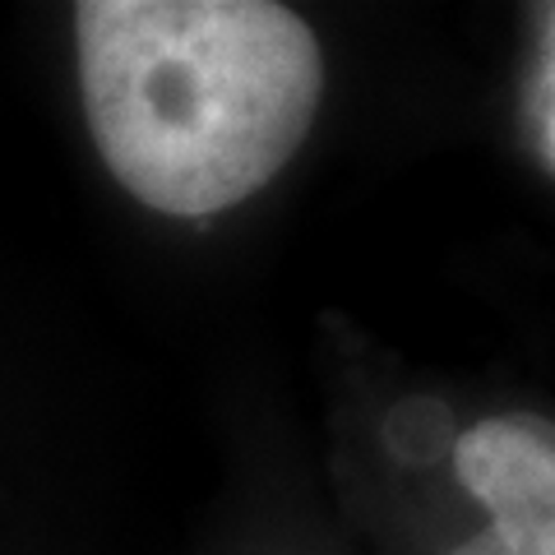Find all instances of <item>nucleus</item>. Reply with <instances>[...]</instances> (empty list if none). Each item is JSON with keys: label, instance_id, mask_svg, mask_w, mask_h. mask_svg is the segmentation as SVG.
<instances>
[{"label": "nucleus", "instance_id": "obj_1", "mask_svg": "<svg viewBox=\"0 0 555 555\" xmlns=\"http://www.w3.org/2000/svg\"><path fill=\"white\" fill-rule=\"evenodd\" d=\"M75 38L93 144L153 214L250 199L315 126L320 38L273 0H83Z\"/></svg>", "mask_w": 555, "mask_h": 555}, {"label": "nucleus", "instance_id": "obj_3", "mask_svg": "<svg viewBox=\"0 0 555 555\" xmlns=\"http://www.w3.org/2000/svg\"><path fill=\"white\" fill-rule=\"evenodd\" d=\"M542 42L532 51L528 83H524V126L537 163L551 177L555 171V10L542 5Z\"/></svg>", "mask_w": 555, "mask_h": 555}, {"label": "nucleus", "instance_id": "obj_2", "mask_svg": "<svg viewBox=\"0 0 555 555\" xmlns=\"http://www.w3.org/2000/svg\"><path fill=\"white\" fill-rule=\"evenodd\" d=\"M454 473L491 528L449 555H555V430L546 416H486L454 444Z\"/></svg>", "mask_w": 555, "mask_h": 555}]
</instances>
